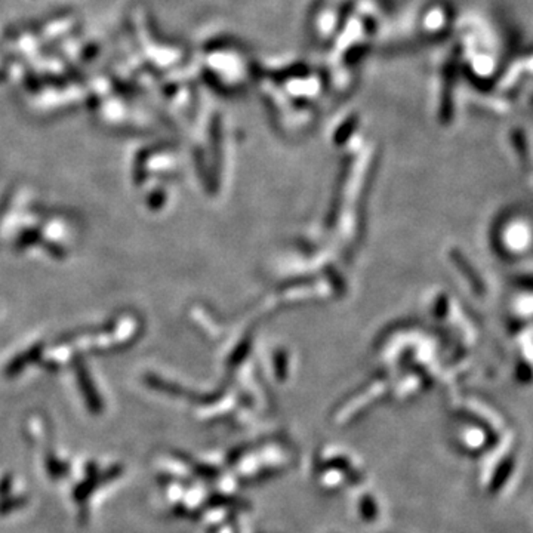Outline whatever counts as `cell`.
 Wrapping results in <instances>:
<instances>
[{
	"instance_id": "obj_1",
	"label": "cell",
	"mask_w": 533,
	"mask_h": 533,
	"mask_svg": "<svg viewBox=\"0 0 533 533\" xmlns=\"http://www.w3.org/2000/svg\"><path fill=\"white\" fill-rule=\"evenodd\" d=\"M512 468H514V459H512V458L505 459L498 467L494 477H492V480H490V492H492V494H495V492H498V490H501L502 487H504L507 480L511 477Z\"/></svg>"
}]
</instances>
